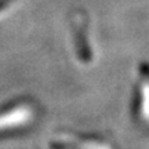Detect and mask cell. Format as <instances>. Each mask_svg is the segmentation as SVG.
I'll return each mask as SVG.
<instances>
[]
</instances>
